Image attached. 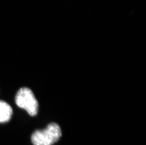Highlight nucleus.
I'll list each match as a JSON object with an SVG mask.
<instances>
[{"label": "nucleus", "mask_w": 146, "mask_h": 145, "mask_svg": "<svg viewBox=\"0 0 146 145\" xmlns=\"http://www.w3.org/2000/svg\"><path fill=\"white\" fill-rule=\"evenodd\" d=\"M62 136L60 126L55 123H51L46 129L36 130L31 136L34 145H52L59 140Z\"/></svg>", "instance_id": "1"}, {"label": "nucleus", "mask_w": 146, "mask_h": 145, "mask_svg": "<svg viewBox=\"0 0 146 145\" xmlns=\"http://www.w3.org/2000/svg\"><path fill=\"white\" fill-rule=\"evenodd\" d=\"M15 102L18 107L26 110L31 116H35L37 114L38 102L29 88L23 87L19 89L16 95Z\"/></svg>", "instance_id": "2"}, {"label": "nucleus", "mask_w": 146, "mask_h": 145, "mask_svg": "<svg viewBox=\"0 0 146 145\" xmlns=\"http://www.w3.org/2000/svg\"><path fill=\"white\" fill-rule=\"evenodd\" d=\"M13 114L11 107L7 102L0 100V123L8 122Z\"/></svg>", "instance_id": "3"}]
</instances>
